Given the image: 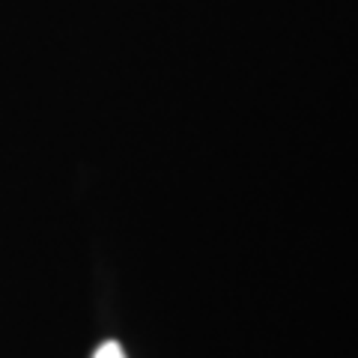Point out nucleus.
<instances>
[{
  "label": "nucleus",
  "mask_w": 358,
  "mask_h": 358,
  "mask_svg": "<svg viewBox=\"0 0 358 358\" xmlns=\"http://www.w3.org/2000/svg\"><path fill=\"white\" fill-rule=\"evenodd\" d=\"M93 358H126V352H122V346H120L117 341H105V343L93 352Z\"/></svg>",
  "instance_id": "nucleus-1"
}]
</instances>
